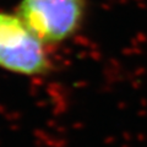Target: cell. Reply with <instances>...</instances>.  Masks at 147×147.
<instances>
[{
  "instance_id": "cell-1",
  "label": "cell",
  "mask_w": 147,
  "mask_h": 147,
  "mask_svg": "<svg viewBox=\"0 0 147 147\" xmlns=\"http://www.w3.org/2000/svg\"><path fill=\"white\" fill-rule=\"evenodd\" d=\"M44 44L16 13L0 11V67L26 76H38L52 69Z\"/></svg>"
},
{
  "instance_id": "cell-2",
  "label": "cell",
  "mask_w": 147,
  "mask_h": 147,
  "mask_svg": "<svg viewBox=\"0 0 147 147\" xmlns=\"http://www.w3.org/2000/svg\"><path fill=\"white\" fill-rule=\"evenodd\" d=\"M86 0H22L17 15L44 44L70 38L81 27Z\"/></svg>"
}]
</instances>
